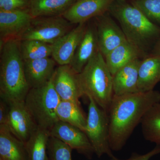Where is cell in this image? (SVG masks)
Masks as SVG:
<instances>
[{
  "instance_id": "4dcf8cb0",
  "label": "cell",
  "mask_w": 160,
  "mask_h": 160,
  "mask_svg": "<svg viewBox=\"0 0 160 160\" xmlns=\"http://www.w3.org/2000/svg\"><path fill=\"white\" fill-rule=\"evenodd\" d=\"M152 55H153L160 56V37L155 43L152 48Z\"/></svg>"
},
{
  "instance_id": "7c38bea8",
  "label": "cell",
  "mask_w": 160,
  "mask_h": 160,
  "mask_svg": "<svg viewBox=\"0 0 160 160\" xmlns=\"http://www.w3.org/2000/svg\"><path fill=\"white\" fill-rule=\"evenodd\" d=\"M33 18L29 10L0 11V45L9 40H20Z\"/></svg>"
},
{
  "instance_id": "52a82bcc",
  "label": "cell",
  "mask_w": 160,
  "mask_h": 160,
  "mask_svg": "<svg viewBox=\"0 0 160 160\" xmlns=\"http://www.w3.org/2000/svg\"><path fill=\"white\" fill-rule=\"evenodd\" d=\"M63 16L33 18L20 40H36L53 44L73 28Z\"/></svg>"
},
{
  "instance_id": "f546056e",
  "label": "cell",
  "mask_w": 160,
  "mask_h": 160,
  "mask_svg": "<svg viewBox=\"0 0 160 160\" xmlns=\"http://www.w3.org/2000/svg\"><path fill=\"white\" fill-rule=\"evenodd\" d=\"M10 106L4 100H0V125H7L9 120Z\"/></svg>"
},
{
  "instance_id": "9c48e42d",
  "label": "cell",
  "mask_w": 160,
  "mask_h": 160,
  "mask_svg": "<svg viewBox=\"0 0 160 160\" xmlns=\"http://www.w3.org/2000/svg\"><path fill=\"white\" fill-rule=\"evenodd\" d=\"M108 13L93 18L96 26L99 49L104 57L127 41L122 28Z\"/></svg>"
},
{
  "instance_id": "e0dca14e",
  "label": "cell",
  "mask_w": 160,
  "mask_h": 160,
  "mask_svg": "<svg viewBox=\"0 0 160 160\" xmlns=\"http://www.w3.org/2000/svg\"><path fill=\"white\" fill-rule=\"evenodd\" d=\"M142 60H133L120 68L112 76L113 95L138 92L139 69Z\"/></svg>"
},
{
  "instance_id": "ffe728a7",
  "label": "cell",
  "mask_w": 160,
  "mask_h": 160,
  "mask_svg": "<svg viewBox=\"0 0 160 160\" xmlns=\"http://www.w3.org/2000/svg\"><path fill=\"white\" fill-rule=\"evenodd\" d=\"M145 58L144 54L128 41L115 48L104 57L112 76L120 68L133 60Z\"/></svg>"
},
{
  "instance_id": "9a60e30c",
  "label": "cell",
  "mask_w": 160,
  "mask_h": 160,
  "mask_svg": "<svg viewBox=\"0 0 160 160\" xmlns=\"http://www.w3.org/2000/svg\"><path fill=\"white\" fill-rule=\"evenodd\" d=\"M99 51L96 26L94 22H89L86 25L84 35L69 65L76 72L80 73Z\"/></svg>"
},
{
  "instance_id": "4fadbf2b",
  "label": "cell",
  "mask_w": 160,
  "mask_h": 160,
  "mask_svg": "<svg viewBox=\"0 0 160 160\" xmlns=\"http://www.w3.org/2000/svg\"><path fill=\"white\" fill-rule=\"evenodd\" d=\"M9 104L10 111L7 126L16 137L26 142L38 126L27 110L24 101Z\"/></svg>"
},
{
  "instance_id": "3957f363",
  "label": "cell",
  "mask_w": 160,
  "mask_h": 160,
  "mask_svg": "<svg viewBox=\"0 0 160 160\" xmlns=\"http://www.w3.org/2000/svg\"><path fill=\"white\" fill-rule=\"evenodd\" d=\"M0 97L8 104L25 101L29 92L20 40L12 39L0 45Z\"/></svg>"
},
{
  "instance_id": "7a4b0ae2",
  "label": "cell",
  "mask_w": 160,
  "mask_h": 160,
  "mask_svg": "<svg viewBox=\"0 0 160 160\" xmlns=\"http://www.w3.org/2000/svg\"><path fill=\"white\" fill-rule=\"evenodd\" d=\"M109 13L116 19L129 42L147 57L160 37V27L127 0H114Z\"/></svg>"
},
{
  "instance_id": "5bb4252c",
  "label": "cell",
  "mask_w": 160,
  "mask_h": 160,
  "mask_svg": "<svg viewBox=\"0 0 160 160\" xmlns=\"http://www.w3.org/2000/svg\"><path fill=\"white\" fill-rule=\"evenodd\" d=\"M86 23L78 24L52 44V58L59 66L69 65L86 27Z\"/></svg>"
},
{
  "instance_id": "ac0fdd59",
  "label": "cell",
  "mask_w": 160,
  "mask_h": 160,
  "mask_svg": "<svg viewBox=\"0 0 160 160\" xmlns=\"http://www.w3.org/2000/svg\"><path fill=\"white\" fill-rule=\"evenodd\" d=\"M0 160H29L25 142L12 133L7 125H0Z\"/></svg>"
},
{
  "instance_id": "8fae6325",
  "label": "cell",
  "mask_w": 160,
  "mask_h": 160,
  "mask_svg": "<svg viewBox=\"0 0 160 160\" xmlns=\"http://www.w3.org/2000/svg\"><path fill=\"white\" fill-rule=\"evenodd\" d=\"M114 0H77L63 16L73 25L87 23L109 12Z\"/></svg>"
},
{
  "instance_id": "2e32d148",
  "label": "cell",
  "mask_w": 160,
  "mask_h": 160,
  "mask_svg": "<svg viewBox=\"0 0 160 160\" xmlns=\"http://www.w3.org/2000/svg\"><path fill=\"white\" fill-rule=\"evenodd\" d=\"M24 69L29 88H39L52 78L57 63L52 57L24 61Z\"/></svg>"
},
{
  "instance_id": "603a6c76",
  "label": "cell",
  "mask_w": 160,
  "mask_h": 160,
  "mask_svg": "<svg viewBox=\"0 0 160 160\" xmlns=\"http://www.w3.org/2000/svg\"><path fill=\"white\" fill-rule=\"evenodd\" d=\"M50 137L49 130L38 127L25 142L29 160H50L47 152Z\"/></svg>"
},
{
  "instance_id": "d6986e66",
  "label": "cell",
  "mask_w": 160,
  "mask_h": 160,
  "mask_svg": "<svg viewBox=\"0 0 160 160\" xmlns=\"http://www.w3.org/2000/svg\"><path fill=\"white\" fill-rule=\"evenodd\" d=\"M160 82V56L150 54L141 61L139 69L138 92L154 90Z\"/></svg>"
},
{
  "instance_id": "83f0119b",
  "label": "cell",
  "mask_w": 160,
  "mask_h": 160,
  "mask_svg": "<svg viewBox=\"0 0 160 160\" xmlns=\"http://www.w3.org/2000/svg\"><path fill=\"white\" fill-rule=\"evenodd\" d=\"M31 0H0V11L29 10Z\"/></svg>"
},
{
  "instance_id": "d4e9b609",
  "label": "cell",
  "mask_w": 160,
  "mask_h": 160,
  "mask_svg": "<svg viewBox=\"0 0 160 160\" xmlns=\"http://www.w3.org/2000/svg\"><path fill=\"white\" fill-rule=\"evenodd\" d=\"M20 48L24 61L52 57V44L38 40H20Z\"/></svg>"
},
{
  "instance_id": "ba28073f",
  "label": "cell",
  "mask_w": 160,
  "mask_h": 160,
  "mask_svg": "<svg viewBox=\"0 0 160 160\" xmlns=\"http://www.w3.org/2000/svg\"><path fill=\"white\" fill-rule=\"evenodd\" d=\"M49 132L50 136L59 139L87 158L90 159L95 153L86 132L76 126L59 120Z\"/></svg>"
},
{
  "instance_id": "7402d4cb",
  "label": "cell",
  "mask_w": 160,
  "mask_h": 160,
  "mask_svg": "<svg viewBox=\"0 0 160 160\" xmlns=\"http://www.w3.org/2000/svg\"><path fill=\"white\" fill-rule=\"evenodd\" d=\"M58 120L86 130L87 118L81 108V104L70 101H61L58 107Z\"/></svg>"
},
{
  "instance_id": "277c9868",
  "label": "cell",
  "mask_w": 160,
  "mask_h": 160,
  "mask_svg": "<svg viewBox=\"0 0 160 160\" xmlns=\"http://www.w3.org/2000/svg\"><path fill=\"white\" fill-rule=\"evenodd\" d=\"M84 95L91 98L107 112L113 97L112 75L100 51L78 73Z\"/></svg>"
},
{
  "instance_id": "8992f818",
  "label": "cell",
  "mask_w": 160,
  "mask_h": 160,
  "mask_svg": "<svg viewBox=\"0 0 160 160\" xmlns=\"http://www.w3.org/2000/svg\"><path fill=\"white\" fill-rule=\"evenodd\" d=\"M88 98L89 104L85 132L98 157L104 155L111 157L113 154L109 145L108 113L92 98Z\"/></svg>"
},
{
  "instance_id": "f1b7e54d",
  "label": "cell",
  "mask_w": 160,
  "mask_h": 160,
  "mask_svg": "<svg viewBox=\"0 0 160 160\" xmlns=\"http://www.w3.org/2000/svg\"><path fill=\"white\" fill-rule=\"evenodd\" d=\"M160 145H156L153 149L149 152L144 154H140L137 153H132L130 157L126 159H121L112 155L110 157V160H149L154 156L160 154Z\"/></svg>"
},
{
  "instance_id": "6da1fadb",
  "label": "cell",
  "mask_w": 160,
  "mask_h": 160,
  "mask_svg": "<svg viewBox=\"0 0 160 160\" xmlns=\"http://www.w3.org/2000/svg\"><path fill=\"white\" fill-rule=\"evenodd\" d=\"M159 102L160 92L155 90L113 95L107 112L112 151L122 149L147 111Z\"/></svg>"
},
{
  "instance_id": "484cf974",
  "label": "cell",
  "mask_w": 160,
  "mask_h": 160,
  "mask_svg": "<svg viewBox=\"0 0 160 160\" xmlns=\"http://www.w3.org/2000/svg\"><path fill=\"white\" fill-rule=\"evenodd\" d=\"M71 147L57 138L50 136L48 141L47 152L50 160H72Z\"/></svg>"
},
{
  "instance_id": "5b68a950",
  "label": "cell",
  "mask_w": 160,
  "mask_h": 160,
  "mask_svg": "<svg viewBox=\"0 0 160 160\" xmlns=\"http://www.w3.org/2000/svg\"><path fill=\"white\" fill-rule=\"evenodd\" d=\"M61 101L52 78L44 86L29 89L24 102L38 127L49 131L59 121L57 110Z\"/></svg>"
},
{
  "instance_id": "4316f807",
  "label": "cell",
  "mask_w": 160,
  "mask_h": 160,
  "mask_svg": "<svg viewBox=\"0 0 160 160\" xmlns=\"http://www.w3.org/2000/svg\"><path fill=\"white\" fill-rule=\"evenodd\" d=\"M152 22L160 25V0H129Z\"/></svg>"
},
{
  "instance_id": "30bf717a",
  "label": "cell",
  "mask_w": 160,
  "mask_h": 160,
  "mask_svg": "<svg viewBox=\"0 0 160 160\" xmlns=\"http://www.w3.org/2000/svg\"><path fill=\"white\" fill-rule=\"evenodd\" d=\"M52 83L61 101L80 103L84 94L77 73L69 65L57 67L52 78Z\"/></svg>"
},
{
  "instance_id": "cb8c5ba5",
  "label": "cell",
  "mask_w": 160,
  "mask_h": 160,
  "mask_svg": "<svg viewBox=\"0 0 160 160\" xmlns=\"http://www.w3.org/2000/svg\"><path fill=\"white\" fill-rule=\"evenodd\" d=\"M140 124L145 139L160 145V102L147 111Z\"/></svg>"
},
{
  "instance_id": "44dd1931",
  "label": "cell",
  "mask_w": 160,
  "mask_h": 160,
  "mask_svg": "<svg viewBox=\"0 0 160 160\" xmlns=\"http://www.w3.org/2000/svg\"><path fill=\"white\" fill-rule=\"evenodd\" d=\"M77 0H31L29 12L33 18L63 16Z\"/></svg>"
}]
</instances>
